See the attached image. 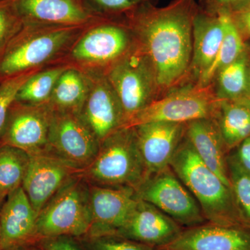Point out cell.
I'll return each instance as SVG.
<instances>
[{
    "label": "cell",
    "instance_id": "14",
    "mask_svg": "<svg viewBox=\"0 0 250 250\" xmlns=\"http://www.w3.org/2000/svg\"><path fill=\"white\" fill-rule=\"evenodd\" d=\"M80 114L100 143L117 130L125 127L126 123L121 102L106 77L90 83Z\"/></svg>",
    "mask_w": 250,
    "mask_h": 250
},
{
    "label": "cell",
    "instance_id": "3",
    "mask_svg": "<svg viewBox=\"0 0 250 250\" xmlns=\"http://www.w3.org/2000/svg\"><path fill=\"white\" fill-rule=\"evenodd\" d=\"M86 174L100 185L136 190L147 173L134 127L121 128L104 140Z\"/></svg>",
    "mask_w": 250,
    "mask_h": 250
},
{
    "label": "cell",
    "instance_id": "20",
    "mask_svg": "<svg viewBox=\"0 0 250 250\" xmlns=\"http://www.w3.org/2000/svg\"><path fill=\"white\" fill-rule=\"evenodd\" d=\"M225 27L221 16L216 17L197 14L192 31L191 62L188 76L197 77V82L214 60L223 42Z\"/></svg>",
    "mask_w": 250,
    "mask_h": 250
},
{
    "label": "cell",
    "instance_id": "26",
    "mask_svg": "<svg viewBox=\"0 0 250 250\" xmlns=\"http://www.w3.org/2000/svg\"><path fill=\"white\" fill-rule=\"evenodd\" d=\"M65 69H49L33 74L18 92L16 100L30 106L44 104L50 100L57 80Z\"/></svg>",
    "mask_w": 250,
    "mask_h": 250
},
{
    "label": "cell",
    "instance_id": "35",
    "mask_svg": "<svg viewBox=\"0 0 250 250\" xmlns=\"http://www.w3.org/2000/svg\"><path fill=\"white\" fill-rule=\"evenodd\" d=\"M141 0H95L100 6L110 10L129 9L139 4Z\"/></svg>",
    "mask_w": 250,
    "mask_h": 250
},
{
    "label": "cell",
    "instance_id": "7",
    "mask_svg": "<svg viewBox=\"0 0 250 250\" xmlns=\"http://www.w3.org/2000/svg\"><path fill=\"white\" fill-rule=\"evenodd\" d=\"M137 196L151 204L181 226L205 224L201 207L170 167L149 174L136 189Z\"/></svg>",
    "mask_w": 250,
    "mask_h": 250
},
{
    "label": "cell",
    "instance_id": "25",
    "mask_svg": "<svg viewBox=\"0 0 250 250\" xmlns=\"http://www.w3.org/2000/svg\"><path fill=\"white\" fill-rule=\"evenodd\" d=\"M30 155L22 149L6 145L0 149V192L11 193L21 187Z\"/></svg>",
    "mask_w": 250,
    "mask_h": 250
},
{
    "label": "cell",
    "instance_id": "29",
    "mask_svg": "<svg viewBox=\"0 0 250 250\" xmlns=\"http://www.w3.org/2000/svg\"><path fill=\"white\" fill-rule=\"evenodd\" d=\"M33 74L23 72L9 77L0 85V135L6 127L9 108L16 101L18 92Z\"/></svg>",
    "mask_w": 250,
    "mask_h": 250
},
{
    "label": "cell",
    "instance_id": "39",
    "mask_svg": "<svg viewBox=\"0 0 250 250\" xmlns=\"http://www.w3.org/2000/svg\"><path fill=\"white\" fill-rule=\"evenodd\" d=\"M0 250H1V246H0Z\"/></svg>",
    "mask_w": 250,
    "mask_h": 250
},
{
    "label": "cell",
    "instance_id": "13",
    "mask_svg": "<svg viewBox=\"0 0 250 250\" xmlns=\"http://www.w3.org/2000/svg\"><path fill=\"white\" fill-rule=\"evenodd\" d=\"M134 127L147 175L170 167L171 160L185 136L184 123L151 122Z\"/></svg>",
    "mask_w": 250,
    "mask_h": 250
},
{
    "label": "cell",
    "instance_id": "8",
    "mask_svg": "<svg viewBox=\"0 0 250 250\" xmlns=\"http://www.w3.org/2000/svg\"><path fill=\"white\" fill-rule=\"evenodd\" d=\"M48 144L57 156L79 169L91 164L100 143L80 113L54 111Z\"/></svg>",
    "mask_w": 250,
    "mask_h": 250
},
{
    "label": "cell",
    "instance_id": "30",
    "mask_svg": "<svg viewBox=\"0 0 250 250\" xmlns=\"http://www.w3.org/2000/svg\"><path fill=\"white\" fill-rule=\"evenodd\" d=\"M87 238L90 250H155L152 247L116 235Z\"/></svg>",
    "mask_w": 250,
    "mask_h": 250
},
{
    "label": "cell",
    "instance_id": "2",
    "mask_svg": "<svg viewBox=\"0 0 250 250\" xmlns=\"http://www.w3.org/2000/svg\"><path fill=\"white\" fill-rule=\"evenodd\" d=\"M170 167L198 202L210 223L231 226L236 217L232 190L197 156L184 136Z\"/></svg>",
    "mask_w": 250,
    "mask_h": 250
},
{
    "label": "cell",
    "instance_id": "28",
    "mask_svg": "<svg viewBox=\"0 0 250 250\" xmlns=\"http://www.w3.org/2000/svg\"><path fill=\"white\" fill-rule=\"evenodd\" d=\"M229 178L235 202L250 223V174L242 168L235 156L227 159Z\"/></svg>",
    "mask_w": 250,
    "mask_h": 250
},
{
    "label": "cell",
    "instance_id": "37",
    "mask_svg": "<svg viewBox=\"0 0 250 250\" xmlns=\"http://www.w3.org/2000/svg\"><path fill=\"white\" fill-rule=\"evenodd\" d=\"M23 250H42L41 249H36V248H29V249H25Z\"/></svg>",
    "mask_w": 250,
    "mask_h": 250
},
{
    "label": "cell",
    "instance_id": "34",
    "mask_svg": "<svg viewBox=\"0 0 250 250\" xmlns=\"http://www.w3.org/2000/svg\"><path fill=\"white\" fill-rule=\"evenodd\" d=\"M233 21L243 39V37H250V6L238 14L236 21Z\"/></svg>",
    "mask_w": 250,
    "mask_h": 250
},
{
    "label": "cell",
    "instance_id": "38",
    "mask_svg": "<svg viewBox=\"0 0 250 250\" xmlns=\"http://www.w3.org/2000/svg\"><path fill=\"white\" fill-rule=\"evenodd\" d=\"M1 196H2V195H1V192H0V197H1Z\"/></svg>",
    "mask_w": 250,
    "mask_h": 250
},
{
    "label": "cell",
    "instance_id": "24",
    "mask_svg": "<svg viewBox=\"0 0 250 250\" xmlns=\"http://www.w3.org/2000/svg\"><path fill=\"white\" fill-rule=\"evenodd\" d=\"M219 128L227 148L234 147L250 136V104L222 103ZM217 120V119H216Z\"/></svg>",
    "mask_w": 250,
    "mask_h": 250
},
{
    "label": "cell",
    "instance_id": "31",
    "mask_svg": "<svg viewBox=\"0 0 250 250\" xmlns=\"http://www.w3.org/2000/svg\"><path fill=\"white\" fill-rule=\"evenodd\" d=\"M40 246L42 250H82L67 236L41 239Z\"/></svg>",
    "mask_w": 250,
    "mask_h": 250
},
{
    "label": "cell",
    "instance_id": "6",
    "mask_svg": "<svg viewBox=\"0 0 250 250\" xmlns=\"http://www.w3.org/2000/svg\"><path fill=\"white\" fill-rule=\"evenodd\" d=\"M129 50L113 63L107 80L124 111L125 126L149 104L160 98L152 64L141 47Z\"/></svg>",
    "mask_w": 250,
    "mask_h": 250
},
{
    "label": "cell",
    "instance_id": "22",
    "mask_svg": "<svg viewBox=\"0 0 250 250\" xmlns=\"http://www.w3.org/2000/svg\"><path fill=\"white\" fill-rule=\"evenodd\" d=\"M89 88V82L81 72L65 69L56 83L50 100L57 111L80 113Z\"/></svg>",
    "mask_w": 250,
    "mask_h": 250
},
{
    "label": "cell",
    "instance_id": "23",
    "mask_svg": "<svg viewBox=\"0 0 250 250\" xmlns=\"http://www.w3.org/2000/svg\"><path fill=\"white\" fill-rule=\"evenodd\" d=\"M219 14L221 16L225 27L223 42L214 60L195 83L200 86L212 84L220 70L239 58L244 47L243 38L231 16L224 11Z\"/></svg>",
    "mask_w": 250,
    "mask_h": 250
},
{
    "label": "cell",
    "instance_id": "33",
    "mask_svg": "<svg viewBox=\"0 0 250 250\" xmlns=\"http://www.w3.org/2000/svg\"><path fill=\"white\" fill-rule=\"evenodd\" d=\"M240 144L235 158L242 168L250 174V136Z\"/></svg>",
    "mask_w": 250,
    "mask_h": 250
},
{
    "label": "cell",
    "instance_id": "17",
    "mask_svg": "<svg viewBox=\"0 0 250 250\" xmlns=\"http://www.w3.org/2000/svg\"><path fill=\"white\" fill-rule=\"evenodd\" d=\"M53 113L52 108L44 104L18 110L6 128L7 145L29 155L45 152L49 148V130Z\"/></svg>",
    "mask_w": 250,
    "mask_h": 250
},
{
    "label": "cell",
    "instance_id": "32",
    "mask_svg": "<svg viewBox=\"0 0 250 250\" xmlns=\"http://www.w3.org/2000/svg\"><path fill=\"white\" fill-rule=\"evenodd\" d=\"M15 27L14 18L6 10L0 8V48L11 39Z\"/></svg>",
    "mask_w": 250,
    "mask_h": 250
},
{
    "label": "cell",
    "instance_id": "21",
    "mask_svg": "<svg viewBox=\"0 0 250 250\" xmlns=\"http://www.w3.org/2000/svg\"><path fill=\"white\" fill-rule=\"evenodd\" d=\"M18 8L24 16L42 22L75 24L87 19L72 0H19Z\"/></svg>",
    "mask_w": 250,
    "mask_h": 250
},
{
    "label": "cell",
    "instance_id": "12",
    "mask_svg": "<svg viewBox=\"0 0 250 250\" xmlns=\"http://www.w3.org/2000/svg\"><path fill=\"white\" fill-rule=\"evenodd\" d=\"M182 230L181 225L164 212L139 198L134 210L116 236L156 250L173 242Z\"/></svg>",
    "mask_w": 250,
    "mask_h": 250
},
{
    "label": "cell",
    "instance_id": "10",
    "mask_svg": "<svg viewBox=\"0 0 250 250\" xmlns=\"http://www.w3.org/2000/svg\"><path fill=\"white\" fill-rule=\"evenodd\" d=\"M72 31H44L24 38L11 46L0 60V75L13 77L53 58L71 40Z\"/></svg>",
    "mask_w": 250,
    "mask_h": 250
},
{
    "label": "cell",
    "instance_id": "15",
    "mask_svg": "<svg viewBox=\"0 0 250 250\" xmlns=\"http://www.w3.org/2000/svg\"><path fill=\"white\" fill-rule=\"evenodd\" d=\"M155 250H250V231L207 223L182 230L167 246Z\"/></svg>",
    "mask_w": 250,
    "mask_h": 250
},
{
    "label": "cell",
    "instance_id": "9",
    "mask_svg": "<svg viewBox=\"0 0 250 250\" xmlns=\"http://www.w3.org/2000/svg\"><path fill=\"white\" fill-rule=\"evenodd\" d=\"M89 196L92 223L86 238L116 235L139 199L135 188L129 187H94Z\"/></svg>",
    "mask_w": 250,
    "mask_h": 250
},
{
    "label": "cell",
    "instance_id": "27",
    "mask_svg": "<svg viewBox=\"0 0 250 250\" xmlns=\"http://www.w3.org/2000/svg\"><path fill=\"white\" fill-rule=\"evenodd\" d=\"M217 76L223 97L236 98L244 93L248 88V68L245 59L241 57L237 59L220 70Z\"/></svg>",
    "mask_w": 250,
    "mask_h": 250
},
{
    "label": "cell",
    "instance_id": "4",
    "mask_svg": "<svg viewBox=\"0 0 250 250\" xmlns=\"http://www.w3.org/2000/svg\"><path fill=\"white\" fill-rule=\"evenodd\" d=\"M89 195L80 180H69L38 215L36 241L86 236L92 223Z\"/></svg>",
    "mask_w": 250,
    "mask_h": 250
},
{
    "label": "cell",
    "instance_id": "16",
    "mask_svg": "<svg viewBox=\"0 0 250 250\" xmlns=\"http://www.w3.org/2000/svg\"><path fill=\"white\" fill-rule=\"evenodd\" d=\"M38 213L22 187L9 194L0 215L1 250H15L36 241Z\"/></svg>",
    "mask_w": 250,
    "mask_h": 250
},
{
    "label": "cell",
    "instance_id": "5",
    "mask_svg": "<svg viewBox=\"0 0 250 250\" xmlns=\"http://www.w3.org/2000/svg\"><path fill=\"white\" fill-rule=\"evenodd\" d=\"M222 103L223 99L215 95L212 84L174 88L143 108L125 126L151 122L186 124L203 118H216Z\"/></svg>",
    "mask_w": 250,
    "mask_h": 250
},
{
    "label": "cell",
    "instance_id": "1",
    "mask_svg": "<svg viewBox=\"0 0 250 250\" xmlns=\"http://www.w3.org/2000/svg\"><path fill=\"white\" fill-rule=\"evenodd\" d=\"M197 14L193 0H174L164 7L149 6L138 20L139 46L154 69L159 98L187 78Z\"/></svg>",
    "mask_w": 250,
    "mask_h": 250
},
{
    "label": "cell",
    "instance_id": "19",
    "mask_svg": "<svg viewBox=\"0 0 250 250\" xmlns=\"http://www.w3.org/2000/svg\"><path fill=\"white\" fill-rule=\"evenodd\" d=\"M185 137L200 159L231 188L225 143L216 118H203L186 123Z\"/></svg>",
    "mask_w": 250,
    "mask_h": 250
},
{
    "label": "cell",
    "instance_id": "18",
    "mask_svg": "<svg viewBox=\"0 0 250 250\" xmlns=\"http://www.w3.org/2000/svg\"><path fill=\"white\" fill-rule=\"evenodd\" d=\"M131 39L123 28L105 25L88 31L72 50L76 60L91 63L116 62L130 49Z\"/></svg>",
    "mask_w": 250,
    "mask_h": 250
},
{
    "label": "cell",
    "instance_id": "36",
    "mask_svg": "<svg viewBox=\"0 0 250 250\" xmlns=\"http://www.w3.org/2000/svg\"><path fill=\"white\" fill-rule=\"evenodd\" d=\"M218 4L221 5H231L237 4V3L241 2L244 0H215Z\"/></svg>",
    "mask_w": 250,
    "mask_h": 250
},
{
    "label": "cell",
    "instance_id": "11",
    "mask_svg": "<svg viewBox=\"0 0 250 250\" xmlns=\"http://www.w3.org/2000/svg\"><path fill=\"white\" fill-rule=\"evenodd\" d=\"M77 170L57 156L30 155L22 187L38 215Z\"/></svg>",
    "mask_w": 250,
    "mask_h": 250
}]
</instances>
